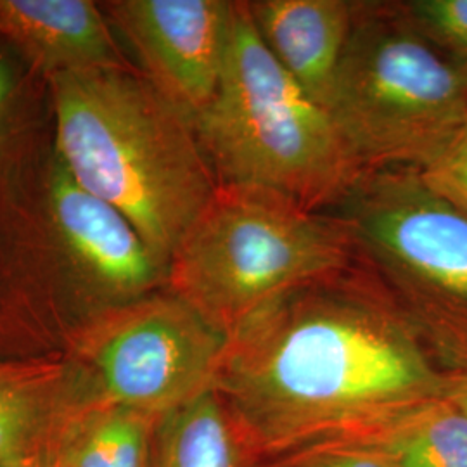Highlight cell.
Here are the masks:
<instances>
[{"label": "cell", "instance_id": "cell-1", "mask_svg": "<svg viewBox=\"0 0 467 467\" xmlns=\"http://www.w3.org/2000/svg\"><path fill=\"white\" fill-rule=\"evenodd\" d=\"M213 389L264 462L376 440L447 399L449 372L358 258L241 324L227 337Z\"/></svg>", "mask_w": 467, "mask_h": 467}, {"label": "cell", "instance_id": "cell-2", "mask_svg": "<svg viewBox=\"0 0 467 467\" xmlns=\"http://www.w3.org/2000/svg\"><path fill=\"white\" fill-rule=\"evenodd\" d=\"M56 160L134 223L167 272L218 181L194 123L134 67L50 77Z\"/></svg>", "mask_w": 467, "mask_h": 467}, {"label": "cell", "instance_id": "cell-3", "mask_svg": "<svg viewBox=\"0 0 467 467\" xmlns=\"http://www.w3.org/2000/svg\"><path fill=\"white\" fill-rule=\"evenodd\" d=\"M218 184L264 189L310 212L333 210L364 173L331 113L284 69L234 2L217 94L194 123Z\"/></svg>", "mask_w": 467, "mask_h": 467}, {"label": "cell", "instance_id": "cell-4", "mask_svg": "<svg viewBox=\"0 0 467 467\" xmlns=\"http://www.w3.org/2000/svg\"><path fill=\"white\" fill-rule=\"evenodd\" d=\"M357 260L350 234L333 213L264 189L218 184L173 253L167 284L229 337L285 291Z\"/></svg>", "mask_w": 467, "mask_h": 467}, {"label": "cell", "instance_id": "cell-5", "mask_svg": "<svg viewBox=\"0 0 467 467\" xmlns=\"http://www.w3.org/2000/svg\"><path fill=\"white\" fill-rule=\"evenodd\" d=\"M327 111L362 170L418 168L467 118V73L401 2H355Z\"/></svg>", "mask_w": 467, "mask_h": 467}, {"label": "cell", "instance_id": "cell-6", "mask_svg": "<svg viewBox=\"0 0 467 467\" xmlns=\"http://www.w3.org/2000/svg\"><path fill=\"white\" fill-rule=\"evenodd\" d=\"M360 262L424 327L467 355V215L414 168L366 170L333 208Z\"/></svg>", "mask_w": 467, "mask_h": 467}, {"label": "cell", "instance_id": "cell-7", "mask_svg": "<svg viewBox=\"0 0 467 467\" xmlns=\"http://www.w3.org/2000/svg\"><path fill=\"white\" fill-rule=\"evenodd\" d=\"M227 336L175 293L109 306L75 341L94 400L160 420L215 388Z\"/></svg>", "mask_w": 467, "mask_h": 467}, {"label": "cell", "instance_id": "cell-8", "mask_svg": "<svg viewBox=\"0 0 467 467\" xmlns=\"http://www.w3.org/2000/svg\"><path fill=\"white\" fill-rule=\"evenodd\" d=\"M140 75L192 123L217 94L233 26L227 0H113L100 4Z\"/></svg>", "mask_w": 467, "mask_h": 467}, {"label": "cell", "instance_id": "cell-9", "mask_svg": "<svg viewBox=\"0 0 467 467\" xmlns=\"http://www.w3.org/2000/svg\"><path fill=\"white\" fill-rule=\"evenodd\" d=\"M49 215L67 256L115 305L142 298L167 283L134 223L113 204L77 184L54 160L49 177Z\"/></svg>", "mask_w": 467, "mask_h": 467}, {"label": "cell", "instance_id": "cell-10", "mask_svg": "<svg viewBox=\"0 0 467 467\" xmlns=\"http://www.w3.org/2000/svg\"><path fill=\"white\" fill-rule=\"evenodd\" d=\"M90 399L77 366L0 360V466L47 467L65 420Z\"/></svg>", "mask_w": 467, "mask_h": 467}, {"label": "cell", "instance_id": "cell-11", "mask_svg": "<svg viewBox=\"0 0 467 467\" xmlns=\"http://www.w3.org/2000/svg\"><path fill=\"white\" fill-rule=\"evenodd\" d=\"M0 36L49 78L130 67L102 7L90 0H0Z\"/></svg>", "mask_w": 467, "mask_h": 467}, {"label": "cell", "instance_id": "cell-12", "mask_svg": "<svg viewBox=\"0 0 467 467\" xmlns=\"http://www.w3.org/2000/svg\"><path fill=\"white\" fill-rule=\"evenodd\" d=\"M256 30L279 65L327 109L336 73L350 36L355 2H248Z\"/></svg>", "mask_w": 467, "mask_h": 467}, {"label": "cell", "instance_id": "cell-13", "mask_svg": "<svg viewBox=\"0 0 467 467\" xmlns=\"http://www.w3.org/2000/svg\"><path fill=\"white\" fill-rule=\"evenodd\" d=\"M156 419L99 400L65 420L47 467H152Z\"/></svg>", "mask_w": 467, "mask_h": 467}, {"label": "cell", "instance_id": "cell-14", "mask_svg": "<svg viewBox=\"0 0 467 467\" xmlns=\"http://www.w3.org/2000/svg\"><path fill=\"white\" fill-rule=\"evenodd\" d=\"M250 445L217 389L160 419L152 467H254Z\"/></svg>", "mask_w": 467, "mask_h": 467}, {"label": "cell", "instance_id": "cell-15", "mask_svg": "<svg viewBox=\"0 0 467 467\" xmlns=\"http://www.w3.org/2000/svg\"><path fill=\"white\" fill-rule=\"evenodd\" d=\"M368 443L378 445L393 467H467V416L443 399Z\"/></svg>", "mask_w": 467, "mask_h": 467}, {"label": "cell", "instance_id": "cell-16", "mask_svg": "<svg viewBox=\"0 0 467 467\" xmlns=\"http://www.w3.org/2000/svg\"><path fill=\"white\" fill-rule=\"evenodd\" d=\"M401 7L419 34L467 73V0H412Z\"/></svg>", "mask_w": 467, "mask_h": 467}, {"label": "cell", "instance_id": "cell-17", "mask_svg": "<svg viewBox=\"0 0 467 467\" xmlns=\"http://www.w3.org/2000/svg\"><path fill=\"white\" fill-rule=\"evenodd\" d=\"M414 170L436 194L467 215V118Z\"/></svg>", "mask_w": 467, "mask_h": 467}, {"label": "cell", "instance_id": "cell-18", "mask_svg": "<svg viewBox=\"0 0 467 467\" xmlns=\"http://www.w3.org/2000/svg\"><path fill=\"white\" fill-rule=\"evenodd\" d=\"M277 461L275 464L283 467H393L388 455L368 441L318 447L281 457V462Z\"/></svg>", "mask_w": 467, "mask_h": 467}, {"label": "cell", "instance_id": "cell-19", "mask_svg": "<svg viewBox=\"0 0 467 467\" xmlns=\"http://www.w3.org/2000/svg\"><path fill=\"white\" fill-rule=\"evenodd\" d=\"M447 399L467 416V358H464L457 368L449 370Z\"/></svg>", "mask_w": 467, "mask_h": 467}, {"label": "cell", "instance_id": "cell-20", "mask_svg": "<svg viewBox=\"0 0 467 467\" xmlns=\"http://www.w3.org/2000/svg\"><path fill=\"white\" fill-rule=\"evenodd\" d=\"M13 90H15V71L4 57H0V121L7 109Z\"/></svg>", "mask_w": 467, "mask_h": 467}, {"label": "cell", "instance_id": "cell-21", "mask_svg": "<svg viewBox=\"0 0 467 467\" xmlns=\"http://www.w3.org/2000/svg\"><path fill=\"white\" fill-rule=\"evenodd\" d=\"M0 467H2V466H0Z\"/></svg>", "mask_w": 467, "mask_h": 467}]
</instances>
